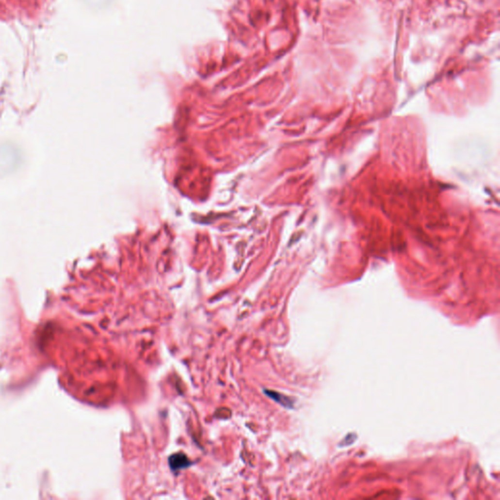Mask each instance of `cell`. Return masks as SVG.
<instances>
[{
  "instance_id": "obj_1",
  "label": "cell",
  "mask_w": 500,
  "mask_h": 500,
  "mask_svg": "<svg viewBox=\"0 0 500 500\" xmlns=\"http://www.w3.org/2000/svg\"><path fill=\"white\" fill-rule=\"evenodd\" d=\"M191 465V461L184 453H175L169 457V466L173 471L185 469Z\"/></svg>"
},
{
  "instance_id": "obj_2",
  "label": "cell",
  "mask_w": 500,
  "mask_h": 500,
  "mask_svg": "<svg viewBox=\"0 0 500 500\" xmlns=\"http://www.w3.org/2000/svg\"><path fill=\"white\" fill-rule=\"evenodd\" d=\"M265 393H266V394H267L271 399H273L274 401H275V402H276V403H278L279 404L283 405L284 407L291 408V407L293 406V401H292L290 398L287 397V396H284V395L279 394V393H276V392H274V391H268V390H266V391H265Z\"/></svg>"
}]
</instances>
